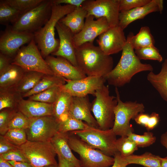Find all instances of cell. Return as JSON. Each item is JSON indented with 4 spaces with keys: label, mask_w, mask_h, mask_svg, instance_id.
Returning <instances> with one entry per match:
<instances>
[{
    "label": "cell",
    "mask_w": 167,
    "mask_h": 167,
    "mask_svg": "<svg viewBox=\"0 0 167 167\" xmlns=\"http://www.w3.org/2000/svg\"><path fill=\"white\" fill-rule=\"evenodd\" d=\"M160 159L162 167H167V156L165 158H162L158 156Z\"/></svg>",
    "instance_id": "53"
},
{
    "label": "cell",
    "mask_w": 167,
    "mask_h": 167,
    "mask_svg": "<svg viewBox=\"0 0 167 167\" xmlns=\"http://www.w3.org/2000/svg\"><path fill=\"white\" fill-rule=\"evenodd\" d=\"M18 111L17 109L6 108L0 111V133L4 135L8 131L9 122L14 114Z\"/></svg>",
    "instance_id": "41"
},
{
    "label": "cell",
    "mask_w": 167,
    "mask_h": 167,
    "mask_svg": "<svg viewBox=\"0 0 167 167\" xmlns=\"http://www.w3.org/2000/svg\"><path fill=\"white\" fill-rule=\"evenodd\" d=\"M25 72L20 66L10 64L0 73V90L14 88L20 81Z\"/></svg>",
    "instance_id": "23"
},
{
    "label": "cell",
    "mask_w": 167,
    "mask_h": 167,
    "mask_svg": "<svg viewBox=\"0 0 167 167\" xmlns=\"http://www.w3.org/2000/svg\"><path fill=\"white\" fill-rule=\"evenodd\" d=\"M8 162L13 167H33L28 162L10 161Z\"/></svg>",
    "instance_id": "50"
},
{
    "label": "cell",
    "mask_w": 167,
    "mask_h": 167,
    "mask_svg": "<svg viewBox=\"0 0 167 167\" xmlns=\"http://www.w3.org/2000/svg\"><path fill=\"white\" fill-rule=\"evenodd\" d=\"M120 0H85L81 6L96 19L104 17L110 27L118 26Z\"/></svg>",
    "instance_id": "12"
},
{
    "label": "cell",
    "mask_w": 167,
    "mask_h": 167,
    "mask_svg": "<svg viewBox=\"0 0 167 167\" xmlns=\"http://www.w3.org/2000/svg\"><path fill=\"white\" fill-rule=\"evenodd\" d=\"M45 60L54 75L69 80L80 79L87 76L78 67L64 58L49 55Z\"/></svg>",
    "instance_id": "18"
},
{
    "label": "cell",
    "mask_w": 167,
    "mask_h": 167,
    "mask_svg": "<svg viewBox=\"0 0 167 167\" xmlns=\"http://www.w3.org/2000/svg\"><path fill=\"white\" fill-rule=\"evenodd\" d=\"M160 142L161 144L166 148L167 151V131L161 135L160 137Z\"/></svg>",
    "instance_id": "51"
},
{
    "label": "cell",
    "mask_w": 167,
    "mask_h": 167,
    "mask_svg": "<svg viewBox=\"0 0 167 167\" xmlns=\"http://www.w3.org/2000/svg\"><path fill=\"white\" fill-rule=\"evenodd\" d=\"M75 56L78 67L87 76L103 77L113 68V58L92 42L76 47Z\"/></svg>",
    "instance_id": "2"
},
{
    "label": "cell",
    "mask_w": 167,
    "mask_h": 167,
    "mask_svg": "<svg viewBox=\"0 0 167 167\" xmlns=\"http://www.w3.org/2000/svg\"><path fill=\"white\" fill-rule=\"evenodd\" d=\"M44 167H58V165H49V166H48Z\"/></svg>",
    "instance_id": "54"
},
{
    "label": "cell",
    "mask_w": 167,
    "mask_h": 167,
    "mask_svg": "<svg viewBox=\"0 0 167 167\" xmlns=\"http://www.w3.org/2000/svg\"><path fill=\"white\" fill-rule=\"evenodd\" d=\"M87 12L82 6L76 7L59 21L68 28L74 35L79 32L84 25Z\"/></svg>",
    "instance_id": "24"
},
{
    "label": "cell",
    "mask_w": 167,
    "mask_h": 167,
    "mask_svg": "<svg viewBox=\"0 0 167 167\" xmlns=\"http://www.w3.org/2000/svg\"><path fill=\"white\" fill-rule=\"evenodd\" d=\"M116 146L118 152L122 157H126L133 154L138 149L135 143L128 136H121L117 139Z\"/></svg>",
    "instance_id": "35"
},
{
    "label": "cell",
    "mask_w": 167,
    "mask_h": 167,
    "mask_svg": "<svg viewBox=\"0 0 167 167\" xmlns=\"http://www.w3.org/2000/svg\"><path fill=\"white\" fill-rule=\"evenodd\" d=\"M66 83L61 86L62 90L72 96L84 97L91 94L94 96L96 91L105 85L103 77L87 76L77 80L66 79Z\"/></svg>",
    "instance_id": "13"
},
{
    "label": "cell",
    "mask_w": 167,
    "mask_h": 167,
    "mask_svg": "<svg viewBox=\"0 0 167 167\" xmlns=\"http://www.w3.org/2000/svg\"><path fill=\"white\" fill-rule=\"evenodd\" d=\"M21 12L2 0L0 1V23L6 24L10 23L13 24L21 15Z\"/></svg>",
    "instance_id": "33"
},
{
    "label": "cell",
    "mask_w": 167,
    "mask_h": 167,
    "mask_svg": "<svg viewBox=\"0 0 167 167\" xmlns=\"http://www.w3.org/2000/svg\"><path fill=\"white\" fill-rule=\"evenodd\" d=\"M33 39L34 33L8 28L0 36V53L11 58L15 57L22 46Z\"/></svg>",
    "instance_id": "14"
},
{
    "label": "cell",
    "mask_w": 167,
    "mask_h": 167,
    "mask_svg": "<svg viewBox=\"0 0 167 167\" xmlns=\"http://www.w3.org/2000/svg\"><path fill=\"white\" fill-rule=\"evenodd\" d=\"M149 118V115L142 113L138 114L134 120L137 124L142 125L145 127L148 123Z\"/></svg>",
    "instance_id": "48"
},
{
    "label": "cell",
    "mask_w": 167,
    "mask_h": 167,
    "mask_svg": "<svg viewBox=\"0 0 167 167\" xmlns=\"http://www.w3.org/2000/svg\"><path fill=\"white\" fill-rule=\"evenodd\" d=\"M131 43L135 50L140 48L154 46L155 41L149 27L147 26L141 27L135 35L133 33L131 38Z\"/></svg>",
    "instance_id": "30"
},
{
    "label": "cell",
    "mask_w": 167,
    "mask_h": 167,
    "mask_svg": "<svg viewBox=\"0 0 167 167\" xmlns=\"http://www.w3.org/2000/svg\"><path fill=\"white\" fill-rule=\"evenodd\" d=\"M62 91L61 86H56L28 97V100L48 104H53Z\"/></svg>",
    "instance_id": "34"
},
{
    "label": "cell",
    "mask_w": 167,
    "mask_h": 167,
    "mask_svg": "<svg viewBox=\"0 0 167 167\" xmlns=\"http://www.w3.org/2000/svg\"><path fill=\"white\" fill-rule=\"evenodd\" d=\"M3 135L11 143L18 147L28 141L25 130L23 129H9Z\"/></svg>",
    "instance_id": "38"
},
{
    "label": "cell",
    "mask_w": 167,
    "mask_h": 167,
    "mask_svg": "<svg viewBox=\"0 0 167 167\" xmlns=\"http://www.w3.org/2000/svg\"><path fill=\"white\" fill-rule=\"evenodd\" d=\"M114 161L111 167H126L127 165L124 158L118 152L114 156Z\"/></svg>",
    "instance_id": "49"
},
{
    "label": "cell",
    "mask_w": 167,
    "mask_h": 167,
    "mask_svg": "<svg viewBox=\"0 0 167 167\" xmlns=\"http://www.w3.org/2000/svg\"><path fill=\"white\" fill-rule=\"evenodd\" d=\"M69 132H58L52 138L50 142L58 156L73 163L77 167H81L79 160L73 154L68 143Z\"/></svg>",
    "instance_id": "22"
},
{
    "label": "cell",
    "mask_w": 167,
    "mask_h": 167,
    "mask_svg": "<svg viewBox=\"0 0 167 167\" xmlns=\"http://www.w3.org/2000/svg\"><path fill=\"white\" fill-rule=\"evenodd\" d=\"M160 120V117L158 113L152 112L150 115V118L146 126L148 131L153 129L158 124Z\"/></svg>",
    "instance_id": "45"
},
{
    "label": "cell",
    "mask_w": 167,
    "mask_h": 167,
    "mask_svg": "<svg viewBox=\"0 0 167 167\" xmlns=\"http://www.w3.org/2000/svg\"><path fill=\"white\" fill-rule=\"evenodd\" d=\"M59 122L53 115L30 118L28 128L25 130L28 141H50L59 132Z\"/></svg>",
    "instance_id": "11"
},
{
    "label": "cell",
    "mask_w": 167,
    "mask_h": 167,
    "mask_svg": "<svg viewBox=\"0 0 167 167\" xmlns=\"http://www.w3.org/2000/svg\"></svg>",
    "instance_id": "55"
},
{
    "label": "cell",
    "mask_w": 167,
    "mask_h": 167,
    "mask_svg": "<svg viewBox=\"0 0 167 167\" xmlns=\"http://www.w3.org/2000/svg\"><path fill=\"white\" fill-rule=\"evenodd\" d=\"M34 40L22 46L12 59L11 64L17 65L25 71H35L46 75H54L38 49Z\"/></svg>",
    "instance_id": "9"
},
{
    "label": "cell",
    "mask_w": 167,
    "mask_h": 167,
    "mask_svg": "<svg viewBox=\"0 0 167 167\" xmlns=\"http://www.w3.org/2000/svg\"><path fill=\"white\" fill-rule=\"evenodd\" d=\"M9 141L3 135L0 136V155L12 150L19 148Z\"/></svg>",
    "instance_id": "44"
},
{
    "label": "cell",
    "mask_w": 167,
    "mask_h": 167,
    "mask_svg": "<svg viewBox=\"0 0 167 167\" xmlns=\"http://www.w3.org/2000/svg\"><path fill=\"white\" fill-rule=\"evenodd\" d=\"M30 118L18 110L13 115L7 126L8 130L19 129L25 130L29 126Z\"/></svg>",
    "instance_id": "40"
},
{
    "label": "cell",
    "mask_w": 167,
    "mask_h": 167,
    "mask_svg": "<svg viewBox=\"0 0 167 167\" xmlns=\"http://www.w3.org/2000/svg\"><path fill=\"white\" fill-rule=\"evenodd\" d=\"M5 3L19 11L21 14L37 6L44 0H2Z\"/></svg>",
    "instance_id": "37"
},
{
    "label": "cell",
    "mask_w": 167,
    "mask_h": 167,
    "mask_svg": "<svg viewBox=\"0 0 167 167\" xmlns=\"http://www.w3.org/2000/svg\"><path fill=\"white\" fill-rule=\"evenodd\" d=\"M123 157L127 165L136 164L144 167H162L158 156L149 152H146L141 155L132 154Z\"/></svg>",
    "instance_id": "28"
},
{
    "label": "cell",
    "mask_w": 167,
    "mask_h": 167,
    "mask_svg": "<svg viewBox=\"0 0 167 167\" xmlns=\"http://www.w3.org/2000/svg\"><path fill=\"white\" fill-rule=\"evenodd\" d=\"M12 60H11V58L0 53V73L11 64Z\"/></svg>",
    "instance_id": "47"
},
{
    "label": "cell",
    "mask_w": 167,
    "mask_h": 167,
    "mask_svg": "<svg viewBox=\"0 0 167 167\" xmlns=\"http://www.w3.org/2000/svg\"><path fill=\"white\" fill-rule=\"evenodd\" d=\"M115 92L117 104L114 110V120L112 129L116 135L128 136L134 132L130 121L139 113H144L145 107L143 103L137 101L123 102L118 88L115 87Z\"/></svg>",
    "instance_id": "5"
},
{
    "label": "cell",
    "mask_w": 167,
    "mask_h": 167,
    "mask_svg": "<svg viewBox=\"0 0 167 167\" xmlns=\"http://www.w3.org/2000/svg\"><path fill=\"white\" fill-rule=\"evenodd\" d=\"M68 141L71 150L79 155L81 167H110L114 164V157L91 147L70 132Z\"/></svg>",
    "instance_id": "7"
},
{
    "label": "cell",
    "mask_w": 167,
    "mask_h": 167,
    "mask_svg": "<svg viewBox=\"0 0 167 167\" xmlns=\"http://www.w3.org/2000/svg\"><path fill=\"white\" fill-rule=\"evenodd\" d=\"M55 28L58 35L59 44L57 50L53 53V55L60 57L69 61L74 66L77 67L76 58L74 35L67 27L59 21Z\"/></svg>",
    "instance_id": "17"
},
{
    "label": "cell",
    "mask_w": 167,
    "mask_h": 167,
    "mask_svg": "<svg viewBox=\"0 0 167 167\" xmlns=\"http://www.w3.org/2000/svg\"><path fill=\"white\" fill-rule=\"evenodd\" d=\"M73 97L69 93L62 90L53 104V115L58 121L62 117L68 113Z\"/></svg>",
    "instance_id": "29"
},
{
    "label": "cell",
    "mask_w": 167,
    "mask_h": 167,
    "mask_svg": "<svg viewBox=\"0 0 167 167\" xmlns=\"http://www.w3.org/2000/svg\"><path fill=\"white\" fill-rule=\"evenodd\" d=\"M66 83V79L54 75H45L36 86L22 97H29L56 86H61Z\"/></svg>",
    "instance_id": "26"
},
{
    "label": "cell",
    "mask_w": 167,
    "mask_h": 167,
    "mask_svg": "<svg viewBox=\"0 0 167 167\" xmlns=\"http://www.w3.org/2000/svg\"><path fill=\"white\" fill-rule=\"evenodd\" d=\"M128 137L132 140L138 147L144 148L150 146L155 143L156 138L151 132H145L143 135L132 133Z\"/></svg>",
    "instance_id": "39"
},
{
    "label": "cell",
    "mask_w": 167,
    "mask_h": 167,
    "mask_svg": "<svg viewBox=\"0 0 167 167\" xmlns=\"http://www.w3.org/2000/svg\"><path fill=\"white\" fill-rule=\"evenodd\" d=\"M0 167H13L8 161L0 158Z\"/></svg>",
    "instance_id": "52"
},
{
    "label": "cell",
    "mask_w": 167,
    "mask_h": 167,
    "mask_svg": "<svg viewBox=\"0 0 167 167\" xmlns=\"http://www.w3.org/2000/svg\"><path fill=\"white\" fill-rule=\"evenodd\" d=\"M45 75L37 71H25L19 83L13 88L22 95L33 88Z\"/></svg>",
    "instance_id": "27"
},
{
    "label": "cell",
    "mask_w": 167,
    "mask_h": 167,
    "mask_svg": "<svg viewBox=\"0 0 167 167\" xmlns=\"http://www.w3.org/2000/svg\"><path fill=\"white\" fill-rule=\"evenodd\" d=\"M151 0H120L119 9L120 12L145 5Z\"/></svg>",
    "instance_id": "42"
},
{
    "label": "cell",
    "mask_w": 167,
    "mask_h": 167,
    "mask_svg": "<svg viewBox=\"0 0 167 167\" xmlns=\"http://www.w3.org/2000/svg\"><path fill=\"white\" fill-rule=\"evenodd\" d=\"M17 109L29 118L53 115V104L23 98L19 102Z\"/></svg>",
    "instance_id": "21"
},
{
    "label": "cell",
    "mask_w": 167,
    "mask_h": 167,
    "mask_svg": "<svg viewBox=\"0 0 167 167\" xmlns=\"http://www.w3.org/2000/svg\"><path fill=\"white\" fill-rule=\"evenodd\" d=\"M0 158L7 161H23L29 163L28 159L19 148L12 150L0 155Z\"/></svg>",
    "instance_id": "43"
},
{
    "label": "cell",
    "mask_w": 167,
    "mask_h": 167,
    "mask_svg": "<svg viewBox=\"0 0 167 167\" xmlns=\"http://www.w3.org/2000/svg\"><path fill=\"white\" fill-rule=\"evenodd\" d=\"M53 6L51 0H44L40 4L21 14L11 27L14 30L34 33L49 19Z\"/></svg>",
    "instance_id": "8"
},
{
    "label": "cell",
    "mask_w": 167,
    "mask_h": 167,
    "mask_svg": "<svg viewBox=\"0 0 167 167\" xmlns=\"http://www.w3.org/2000/svg\"><path fill=\"white\" fill-rule=\"evenodd\" d=\"M135 54L140 60H152L161 62L163 58L159 50L154 46L145 47L135 50Z\"/></svg>",
    "instance_id": "36"
},
{
    "label": "cell",
    "mask_w": 167,
    "mask_h": 167,
    "mask_svg": "<svg viewBox=\"0 0 167 167\" xmlns=\"http://www.w3.org/2000/svg\"><path fill=\"white\" fill-rule=\"evenodd\" d=\"M22 98V95L13 88L0 90V111L6 108L17 109L19 102Z\"/></svg>",
    "instance_id": "31"
},
{
    "label": "cell",
    "mask_w": 167,
    "mask_h": 167,
    "mask_svg": "<svg viewBox=\"0 0 167 167\" xmlns=\"http://www.w3.org/2000/svg\"><path fill=\"white\" fill-rule=\"evenodd\" d=\"M156 11L160 12L159 0H151L145 5L120 12L118 26L124 30L132 22L142 19L149 14Z\"/></svg>",
    "instance_id": "20"
},
{
    "label": "cell",
    "mask_w": 167,
    "mask_h": 167,
    "mask_svg": "<svg viewBox=\"0 0 167 167\" xmlns=\"http://www.w3.org/2000/svg\"><path fill=\"white\" fill-rule=\"evenodd\" d=\"M91 104V111L99 128L103 130L112 128L114 120V110L117 104L116 96H111L108 85L97 89Z\"/></svg>",
    "instance_id": "4"
},
{
    "label": "cell",
    "mask_w": 167,
    "mask_h": 167,
    "mask_svg": "<svg viewBox=\"0 0 167 167\" xmlns=\"http://www.w3.org/2000/svg\"><path fill=\"white\" fill-rule=\"evenodd\" d=\"M68 114L76 119L85 121L91 126L99 128L96 120L92 114L91 104L88 96H73Z\"/></svg>",
    "instance_id": "19"
},
{
    "label": "cell",
    "mask_w": 167,
    "mask_h": 167,
    "mask_svg": "<svg viewBox=\"0 0 167 167\" xmlns=\"http://www.w3.org/2000/svg\"><path fill=\"white\" fill-rule=\"evenodd\" d=\"M94 18L92 15H87L82 30L74 35L76 48L85 43H93L96 37L110 27L105 18L101 17L96 20H95Z\"/></svg>",
    "instance_id": "15"
},
{
    "label": "cell",
    "mask_w": 167,
    "mask_h": 167,
    "mask_svg": "<svg viewBox=\"0 0 167 167\" xmlns=\"http://www.w3.org/2000/svg\"><path fill=\"white\" fill-rule=\"evenodd\" d=\"M133 33L130 32L127 37L126 43L117 65L103 77L109 84L115 87H122L129 83L132 77L139 72L152 71L153 69L151 65L142 63L135 54L131 42Z\"/></svg>",
    "instance_id": "1"
},
{
    "label": "cell",
    "mask_w": 167,
    "mask_h": 167,
    "mask_svg": "<svg viewBox=\"0 0 167 167\" xmlns=\"http://www.w3.org/2000/svg\"><path fill=\"white\" fill-rule=\"evenodd\" d=\"M147 79L161 97L167 101V59L162 64L160 72L155 74L152 71L150 72Z\"/></svg>",
    "instance_id": "25"
},
{
    "label": "cell",
    "mask_w": 167,
    "mask_h": 167,
    "mask_svg": "<svg viewBox=\"0 0 167 167\" xmlns=\"http://www.w3.org/2000/svg\"><path fill=\"white\" fill-rule=\"evenodd\" d=\"M59 122V132L63 133L83 130L90 126L83 121L71 117L68 113L62 117Z\"/></svg>",
    "instance_id": "32"
},
{
    "label": "cell",
    "mask_w": 167,
    "mask_h": 167,
    "mask_svg": "<svg viewBox=\"0 0 167 167\" xmlns=\"http://www.w3.org/2000/svg\"><path fill=\"white\" fill-rule=\"evenodd\" d=\"M70 132L107 155L114 156L118 152L116 146L117 135L112 128L103 130L90 126L87 129Z\"/></svg>",
    "instance_id": "6"
},
{
    "label": "cell",
    "mask_w": 167,
    "mask_h": 167,
    "mask_svg": "<svg viewBox=\"0 0 167 167\" xmlns=\"http://www.w3.org/2000/svg\"><path fill=\"white\" fill-rule=\"evenodd\" d=\"M75 8L69 5L53 4L49 20L42 28L34 33V40L43 57L46 58L58 49L59 41L55 37L56 25L60 19Z\"/></svg>",
    "instance_id": "3"
},
{
    "label": "cell",
    "mask_w": 167,
    "mask_h": 167,
    "mask_svg": "<svg viewBox=\"0 0 167 167\" xmlns=\"http://www.w3.org/2000/svg\"><path fill=\"white\" fill-rule=\"evenodd\" d=\"M99 46L106 54L110 55L122 51L126 42L124 30L119 26L110 27L98 36Z\"/></svg>",
    "instance_id": "16"
},
{
    "label": "cell",
    "mask_w": 167,
    "mask_h": 167,
    "mask_svg": "<svg viewBox=\"0 0 167 167\" xmlns=\"http://www.w3.org/2000/svg\"><path fill=\"white\" fill-rule=\"evenodd\" d=\"M19 148L33 167L58 165L55 159L57 154L50 141L28 140Z\"/></svg>",
    "instance_id": "10"
},
{
    "label": "cell",
    "mask_w": 167,
    "mask_h": 167,
    "mask_svg": "<svg viewBox=\"0 0 167 167\" xmlns=\"http://www.w3.org/2000/svg\"><path fill=\"white\" fill-rule=\"evenodd\" d=\"M85 0H53V4L55 5H61L64 4L65 5H69L79 7L81 6L82 4Z\"/></svg>",
    "instance_id": "46"
}]
</instances>
